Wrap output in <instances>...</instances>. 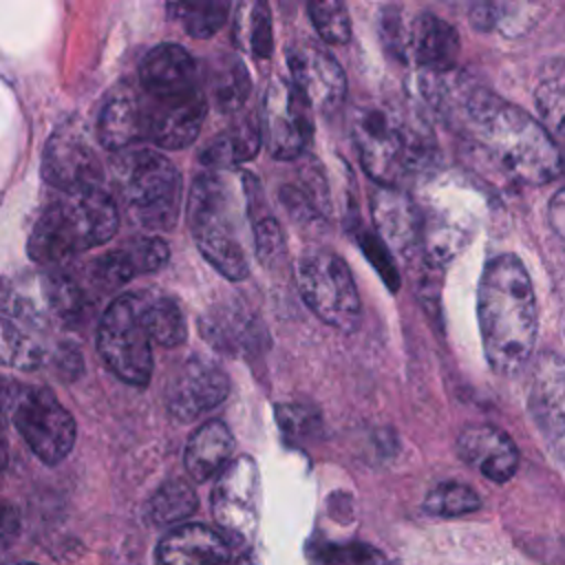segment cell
Returning <instances> with one entry per match:
<instances>
[{"label": "cell", "instance_id": "1", "mask_svg": "<svg viewBox=\"0 0 565 565\" xmlns=\"http://www.w3.org/2000/svg\"><path fill=\"white\" fill-rule=\"evenodd\" d=\"M439 75L428 86V99L455 115L461 130L512 181L545 185L563 172L561 148L525 110L501 99L486 86Z\"/></svg>", "mask_w": 565, "mask_h": 565}, {"label": "cell", "instance_id": "2", "mask_svg": "<svg viewBox=\"0 0 565 565\" xmlns=\"http://www.w3.org/2000/svg\"><path fill=\"white\" fill-rule=\"evenodd\" d=\"M263 201L260 183L249 172L207 170L190 185L185 212L194 243L230 280H243L249 274L247 243L254 245L252 221Z\"/></svg>", "mask_w": 565, "mask_h": 565}, {"label": "cell", "instance_id": "3", "mask_svg": "<svg viewBox=\"0 0 565 565\" xmlns=\"http://www.w3.org/2000/svg\"><path fill=\"white\" fill-rule=\"evenodd\" d=\"M477 313L490 369L499 375L521 371L534 351L539 311L532 280L514 254H499L486 263Z\"/></svg>", "mask_w": 565, "mask_h": 565}, {"label": "cell", "instance_id": "4", "mask_svg": "<svg viewBox=\"0 0 565 565\" xmlns=\"http://www.w3.org/2000/svg\"><path fill=\"white\" fill-rule=\"evenodd\" d=\"M119 212L99 185L62 192L38 216L26 252L35 263L55 265L115 236Z\"/></svg>", "mask_w": 565, "mask_h": 565}, {"label": "cell", "instance_id": "5", "mask_svg": "<svg viewBox=\"0 0 565 565\" xmlns=\"http://www.w3.org/2000/svg\"><path fill=\"white\" fill-rule=\"evenodd\" d=\"M417 115L406 117L386 106H360L351 135L364 172L384 188H399L406 174L422 172L435 157V143Z\"/></svg>", "mask_w": 565, "mask_h": 565}, {"label": "cell", "instance_id": "6", "mask_svg": "<svg viewBox=\"0 0 565 565\" xmlns=\"http://www.w3.org/2000/svg\"><path fill=\"white\" fill-rule=\"evenodd\" d=\"M115 185L130 216L146 230H172L183 207L181 174L150 148L121 150L113 161Z\"/></svg>", "mask_w": 565, "mask_h": 565}, {"label": "cell", "instance_id": "7", "mask_svg": "<svg viewBox=\"0 0 565 565\" xmlns=\"http://www.w3.org/2000/svg\"><path fill=\"white\" fill-rule=\"evenodd\" d=\"M296 280L307 307L340 331H355L362 307L349 265L329 249H307L296 267Z\"/></svg>", "mask_w": 565, "mask_h": 565}, {"label": "cell", "instance_id": "8", "mask_svg": "<svg viewBox=\"0 0 565 565\" xmlns=\"http://www.w3.org/2000/svg\"><path fill=\"white\" fill-rule=\"evenodd\" d=\"M97 351L126 384L146 386L152 377V340L141 322L135 294L117 296L99 318Z\"/></svg>", "mask_w": 565, "mask_h": 565}, {"label": "cell", "instance_id": "9", "mask_svg": "<svg viewBox=\"0 0 565 565\" xmlns=\"http://www.w3.org/2000/svg\"><path fill=\"white\" fill-rule=\"evenodd\" d=\"M9 413L20 437L42 463L55 466L71 452L77 426L53 391L20 386L11 397Z\"/></svg>", "mask_w": 565, "mask_h": 565}, {"label": "cell", "instance_id": "10", "mask_svg": "<svg viewBox=\"0 0 565 565\" xmlns=\"http://www.w3.org/2000/svg\"><path fill=\"white\" fill-rule=\"evenodd\" d=\"M263 141L276 159L300 157L313 135L311 106L298 86L276 77L263 102Z\"/></svg>", "mask_w": 565, "mask_h": 565}, {"label": "cell", "instance_id": "11", "mask_svg": "<svg viewBox=\"0 0 565 565\" xmlns=\"http://www.w3.org/2000/svg\"><path fill=\"white\" fill-rule=\"evenodd\" d=\"M258 470L252 457L232 461L212 492V516L227 543H249L256 530Z\"/></svg>", "mask_w": 565, "mask_h": 565}, {"label": "cell", "instance_id": "12", "mask_svg": "<svg viewBox=\"0 0 565 565\" xmlns=\"http://www.w3.org/2000/svg\"><path fill=\"white\" fill-rule=\"evenodd\" d=\"M527 411L552 457L565 466V360L558 353L534 360Z\"/></svg>", "mask_w": 565, "mask_h": 565}, {"label": "cell", "instance_id": "13", "mask_svg": "<svg viewBox=\"0 0 565 565\" xmlns=\"http://www.w3.org/2000/svg\"><path fill=\"white\" fill-rule=\"evenodd\" d=\"M141 104L146 117V139L166 150H181L190 146L196 139L207 113V102L201 88L170 97H152L141 90Z\"/></svg>", "mask_w": 565, "mask_h": 565}, {"label": "cell", "instance_id": "14", "mask_svg": "<svg viewBox=\"0 0 565 565\" xmlns=\"http://www.w3.org/2000/svg\"><path fill=\"white\" fill-rule=\"evenodd\" d=\"M291 82L311 108L322 115L335 113L347 97V77L338 60L316 42H298L289 49Z\"/></svg>", "mask_w": 565, "mask_h": 565}, {"label": "cell", "instance_id": "15", "mask_svg": "<svg viewBox=\"0 0 565 565\" xmlns=\"http://www.w3.org/2000/svg\"><path fill=\"white\" fill-rule=\"evenodd\" d=\"M230 393L227 373L212 360L194 355L166 386V406L177 422H192L218 406Z\"/></svg>", "mask_w": 565, "mask_h": 565}, {"label": "cell", "instance_id": "16", "mask_svg": "<svg viewBox=\"0 0 565 565\" xmlns=\"http://www.w3.org/2000/svg\"><path fill=\"white\" fill-rule=\"evenodd\" d=\"M102 174L90 143L71 128H57L42 152L44 181L62 192L97 185Z\"/></svg>", "mask_w": 565, "mask_h": 565}, {"label": "cell", "instance_id": "17", "mask_svg": "<svg viewBox=\"0 0 565 565\" xmlns=\"http://www.w3.org/2000/svg\"><path fill=\"white\" fill-rule=\"evenodd\" d=\"M459 457L481 477L505 483L519 468V448L508 433L490 424L466 426L457 437Z\"/></svg>", "mask_w": 565, "mask_h": 565}, {"label": "cell", "instance_id": "18", "mask_svg": "<svg viewBox=\"0 0 565 565\" xmlns=\"http://www.w3.org/2000/svg\"><path fill=\"white\" fill-rule=\"evenodd\" d=\"M461 42L457 31L430 11L417 13L406 26V57L426 75H446L455 71Z\"/></svg>", "mask_w": 565, "mask_h": 565}, {"label": "cell", "instance_id": "19", "mask_svg": "<svg viewBox=\"0 0 565 565\" xmlns=\"http://www.w3.org/2000/svg\"><path fill=\"white\" fill-rule=\"evenodd\" d=\"M141 90L152 97L192 93L199 86V73L192 55L172 42L159 44L146 53L139 66Z\"/></svg>", "mask_w": 565, "mask_h": 565}, {"label": "cell", "instance_id": "20", "mask_svg": "<svg viewBox=\"0 0 565 565\" xmlns=\"http://www.w3.org/2000/svg\"><path fill=\"white\" fill-rule=\"evenodd\" d=\"M230 556L225 536L201 523L172 527L157 545V565H227Z\"/></svg>", "mask_w": 565, "mask_h": 565}, {"label": "cell", "instance_id": "21", "mask_svg": "<svg viewBox=\"0 0 565 565\" xmlns=\"http://www.w3.org/2000/svg\"><path fill=\"white\" fill-rule=\"evenodd\" d=\"M371 214L377 230L375 234L388 249L408 256L422 241L419 216L411 199L399 188L377 185L371 196Z\"/></svg>", "mask_w": 565, "mask_h": 565}, {"label": "cell", "instance_id": "22", "mask_svg": "<svg viewBox=\"0 0 565 565\" xmlns=\"http://www.w3.org/2000/svg\"><path fill=\"white\" fill-rule=\"evenodd\" d=\"M97 137L106 150H128L146 139L141 90L119 84L104 102L97 119Z\"/></svg>", "mask_w": 565, "mask_h": 565}, {"label": "cell", "instance_id": "23", "mask_svg": "<svg viewBox=\"0 0 565 565\" xmlns=\"http://www.w3.org/2000/svg\"><path fill=\"white\" fill-rule=\"evenodd\" d=\"M234 455V437L230 428L218 422H205L201 424L188 439L183 461L185 470L194 481H207L216 475H221L230 463Z\"/></svg>", "mask_w": 565, "mask_h": 565}, {"label": "cell", "instance_id": "24", "mask_svg": "<svg viewBox=\"0 0 565 565\" xmlns=\"http://www.w3.org/2000/svg\"><path fill=\"white\" fill-rule=\"evenodd\" d=\"M260 143L263 126L254 113H247L207 143L201 152V163L210 170H232V166L254 159Z\"/></svg>", "mask_w": 565, "mask_h": 565}, {"label": "cell", "instance_id": "25", "mask_svg": "<svg viewBox=\"0 0 565 565\" xmlns=\"http://www.w3.org/2000/svg\"><path fill=\"white\" fill-rule=\"evenodd\" d=\"M201 335L225 355H238L254 342L256 322L241 305H216L199 320Z\"/></svg>", "mask_w": 565, "mask_h": 565}, {"label": "cell", "instance_id": "26", "mask_svg": "<svg viewBox=\"0 0 565 565\" xmlns=\"http://www.w3.org/2000/svg\"><path fill=\"white\" fill-rule=\"evenodd\" d=\"M137 305L141 313V322L150 335V340L159 347H179L188 338L185 318L179 305L159 291H137Z\"/></svg>", "mask_w": 565, "mask_h": 565}, {"label": "cell", "instance_id": "27", "mask_svg": "<svg viewBox=\"0 0 565 565\" xmlns=\"http://www.w3.org/2000/svg\"><path fill=\"white\" fill-rule=\"evenodd\" d=\"M207 90L218 110L238 113L252 93L243 60L227 53L212 57L207 64Z\"/></svg>", "mask_w": 565, "mask_h": 565}, {"label": "cell", "instance_id": "28", "mask_svg": "<svg viewBox=\"0 0 565 565\" xmlns=\"http://www.w3.org/2000/svg\"><path fill=\"white\" fill-rule=\"evenodd\" d=\"M534 106L541 126L565 139V57L547 60L534 84Z\"/></svg>", "mask_w": 565, "mask_h": 565}, {"label": "cell", "instance_id": "29", "mask_svg": "<svg viewBox=\"0 0 565 565\" xmlns=\"http://www.w3.org/2000/svg\"><path fill=\"white\" fill-rule=\"evenodd\" d=\"M199 499L185 479H170L161 483L146 503V519L154 527H179L196 512Z\"/></svg>", "mask_w": 565, "mask_h": 565}, {"label": "cell", "instance_id": "30", "mask_svg": "<svg viewBox=\"0 0 565 565\" xmlns=\"http://www.w3.org/2000/svg\"><path fill=\"white\" fill-rule=\"evenodd\" d=\"M44 294L51 311L66 327H77L79 322H84L93 305L86 287L73 274L62 269H55L44 278Z\"/></svg>", "mask_w": 565, "mask_h": 565}, {"label": "cell", "instance_id": "31", "mask_svg": "<svg viewBox=\"0 0 565 565\" xmlns=\"http://www.w3.org/2000/svg\"><path fill=\"white\" fill-rule=\"evenodd\" d=\"M234 42L258 60H267L271 55V18L265 2H243L236 7Z\"/></svg>", "mask_w": 565, "mask_h": 565}, {"label": "cell", "instance_id": "32", "mask_svg": "<svg viewBox=\"0 0 565 565\" xmlns=\"http://www.w3.org/2000/svg\"><path fill=\"white\" fill-rule=\"evenodd\" d=\"M172 22H177L192 38H212L225 22L230 2L225 0H183L166 7Z\"/></svg>", "mask_w": 565, "mask_h": 565}, {"label": "cell", "instance_id": "33", "mask_svg": "<svg viewBox=\"0 0 565 565\" xmlns=\"http://www.w3.org/2000/svg\"><path fill=\"white\" fill-rule=\"evenodd\" d=\"M481 505L479 494L459 481H444L437 483L424 499V510L433 516L457 519L477 512Z\"/></svg>", "mask_w": 565, "mask_h": 565}, {"label": "cell", "instance_id": "34", "mask_svg": "<svg viewBox=\"0 0 565 565\" xmlns=\"http://www.w3.org/2000/svg\"><path fill=\"white\" fill-rule=\"evenodd\" d=\"M44 362L42 347L22 333L11 320L0 318V364L15 369H38Z\"/></svg>", "mask_w": 565, "mask_h": 565}, {"label": "cell", "instance_id": "35", "mask_svg": "<svg viewBox=\"0 0 565 565\" xmlns=\"http://www.w3.org/2000/svg\"><path fill=\"white\" fill-rule=\"evenodd\" d=\"M252 238H254V252L260 265L278 267L285 260V254H287L285 236H282L280 223L267 212L265 201L254 212Z\"/></svg>", "mask_w": 565, "mask_h": 565}, {"label": "cell", "instance_id": "36", "mask_svg": "<svg viewBox=\"0 0 565 565\" xmlns=\"http://www.w3.org/2000/svg\"><path fill=\"white\" fill-rule=\"evenodd\" d=\"M307 11L311 15V22L318 31V35L329 44H344L351 38V20L349 11L342 2H309Z\"/></svg>", "mask_w": 565, "mask_h": 565}, {"label": "cell", "instance_id": "37", "mask_svg": "<svg viewBox=\"0 0 565 565\" xmlns=\"http://www.w3.org/2000/svg\"><path fill=\"white\" fill-rule=\"evenodd\" d=\"M311 565H386V558L366 543H327L311 552Z\"/></svg>", "mask_w": 565, "mask_h": 565}, {"label": "cell", "instance_id": "38", "mask_svg": "<svg viewBox=\"0 0 565 565\" xmlns=\"http://www.w3.org/2000/svg\"><path fill=\"white\" fill-rule=\"evenodd\" d=\"M88 271H90V280L102 291H113V289L126 285L130 278L137 276V271L132 267V260H130V256L126 254L124 247L106 252L104 256L93 260Z\"/></svg>", "mask_w": 565, "mask_h": 565}, {"label": "cell", "instance_id": "39", "mask_svg": "<svg viewBox=\"0 0 565 565\" xmlns=\"http://www.w3.org/2000/svg\"><path fill=\"white\" fill-rule=\"evenodd\" d=\"M124 249L130 256L137 276L161 269L170 258L168 243L159 236H137L130 243H126Z\"/></svg>", "mask_w": 565, "mask_h": 565}, {"label": "cell", "instance_id": "40", "mask_svg": "<svg viewBox=\"0 0 565 565\" xmlns=\"http://www.w3.org/2000/svg\"><path fill=\"white\" fill-rule=\"evenodd\" d=\"M358 241H360L364 256L371 260V265L382 276L386 287L395 291L399 287V274H397V267L393 263V256H391V249L386 247V243L375 232H360Z\"/></svg>", "mask_w": 565, "mask_h": 565}, {"label": "cell", "instance_id": "41", "mask_svg": "<svg viewBox=\"0 0 565 565\" xmlns=\"http://www.w3.org/2000/svg\"><path fill=\"white\" fill-rule=\"evenodd\" d=\"M280 201L287 207L289 214H294L298 221H313L322 216L316 205L309 201V196L300 190L298 183H287L280 188Z\"/></svg>", "mask_w": 565, "mask_h": 565}, {"label": "cell", "instance_id": "42", "mask_svg": "<svg viewBox=\"0 0 565 565\" xmlns=\"http://www.w3.org/2000/svg\"><path fill=\"white\" fill-rule=\"evenodd\" d=\"M278 422L289 435H309L318 426V417L309 408L278 406Z\"/></svg>", "mask_w": 565, "mask_h": 565}, {"label": "cell", "instance_id": "43", "mask_svg": "<svg viewBox=\"0 0 565 565\" xmlns=\"http://www.w3.org/2000/svg\"><path fill=\"white\" fill-rule=\"evenodd\" d=\"M55 371L62 380H75L82 373V355L71 342H62L53 353Z\"/></svg>", "mask_w": 565, "mask_h": 565}, {"label": "cell", "instance_id": "44", "mask_svg": "<svg viewBox=\"0 0 565 565\" xmlns=\"http://www.w3.org/2000/svg\"><path fill=\"white\" fill-rule=\"evenodd\" d=\"M547 221H550L552 230H554L561 238H565V188L558 190V192L552 196V201H550V205H547Z\"/></svg>", "mask_w": 565, "mask_h": 565}, {"label": "cell", "instance_id": "45", "mask_svg": "<svg viewBox=\"0 0 565 565\" xmlns=\"http://www.w3.org/2000/svg\"><path fill=\"white\" fill-rule=\"evenodd\" d=\"M13 305H15L13 289L4 278H0V311H9Z\"/></svg>", "mask_w": 565, "mask_h": 565}, {"label": "cell", "instance_id": "46", "mask_svg": "<svg viewBox=\"0 0 565 565\" xmlns=\"http://www.w3.org/2000/svg\"><path fill=\"white\" fill-rule=\"evenodd\" d=\"M7 466V448H4V444H2V439H0V470Z\"/></svg>", "mask_w": 565, "mask_h": 565}, {"label": "cell", "instance_id": "47", "mask_svg": "<svg viewBox=\"0 0 565 565\" xmlns=\"http://www.w3.org/2000/svg\"><path fill=\"white\" fill-rule=\"evenodd\" d=\"M18 565H35V563H18Z\"/></svg>", "mask_w": 565, "mask_h": 565}]
</instances>
